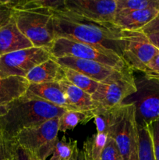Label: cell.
I'll return each instance as SVG.
<instances>
[{
	"instance_id": "cell-1",
	"label": "cell",
	"mask_w": 159,
	"mask_h": 160,
	"mask_svg": "<svg viewBox=\"0 0 159 160\" xmlns=\"http://www.w3.org/2000/svg\"><path fill=\"white\" fill-rule=\"evenodd\" d=\"M55 38L70 39L109 48L122 56L123 30L113 23H101L80 18L62 9L51 10Z\"/></svg>"
},
{
	"instance_id": "cell-2",
	"label": "cell",
	"mask_w": 159,
	"mask_h": 160,
	"mask_svg": "<svg viewBox=\"0 0 159 160\" xmlns=\"http://www.w3.org/2000/svg\"><path fill=\"white\" fill-rule=\"evenodd\" d=\"M1 117L3 137L12 140L21 131L60 117L67 109L24 95L6 106Z\"/></svg>"
},
{
	"instance_id": "cell-3",
	"label": "cell",
	"mask_w": 159,
	"mask_h": 160,
	"mask_svg": "<svg viewBox=\"0 0 159 160\" xmlns=\"http://www.w3.org/2000/svg\"><path fill=\"white\" fill-rule=\"evenodd\" d=\"M9 5L20 32L34 47L49 49L55 40L52 11L38 0L9 1Z\"/></svg>"
},
{
	"instance_id": "cell-4",
	"label": "cell",
	"mask_w": 159,
	"mask_h": 160,
	"mask_svg": "<svg viewBox=\"0 0 159 160\" xmlns=\"http://www.w3.org/2000/svg\"><path fill=\"white\" fill-rule=\"evenodd\" d=\"M51 58L73 57L95 61L118 70L129 69L121 56L116 52L100 45L58 38L48 49Z\"/></svg>"
},
{
	"instance_id": "cell-5",
	"label": "cell",
	"mask_w": 159,
	"mask_h": 160,
	"mask_svg": "<svg viewBox=\"0 0 159 160\" xmlns=\"http://www.w3.org/2000/svg\"><path fill=\"white\" fill-rule=\"evenodd\" d=\"M59 117L37 126L24 129L12 140L19 146L31 152L39 160H48L57 143Z\"/></svg>"
},
{
	"instance_id": "cell-6",
	"label": "cell",
	"mask_w": 159,
	"mask_h": 160,
	"mask_svg": "<svg viewBox=\"0 0 159 160\" xmlns=\"http://www.w3.org/2000/svg\"><path fill=\"white\" fill-rule=\"evenodd\" d=\"M122 57L131 70L144 73L159 50L140 31H123Z\"/></svg>"
},
{
	"instance_id": "cell-7",
	"label": "cell",
	"mask_w": 159,
	"mask_h": 160,
	"mask_svg": "<svg viewBox=\"0 0 159 160\" xmlns=\"http://www.w3.org/2000/svg\"><path fill=\"white\" fill-rule=\"evenodd\" d=\"M137 84L132 71L118 79L100 83L91 95L94 110H105L117 107L123 101L137 92Z\"/></svg>"
},
{
	"instance_id": "cell-8",
	"label": "cell",
	"mask_w": 159,
	"mask_h": 160,
	"mask_svg": "<svg viewBox=\"0 0 159 160\" xmlns=\"http://www.w3.org/2000/svg\"><path fill=\"white\" fill-rule=\"evenodd\" d=\"M51 58L45 48H24L0 56V78H25L32 69Z\"/></svg>"
},
{
	"instance_id": "cell-9",
	"label": "cell",
	"mask_w": 159,
	"mask_h": 160,
	"mask_svg": "<svg viewBox=\"0 0 159 160\" xmlns=\"http://www.w3.org/2000/svg\"><path fill=\"white\" fill-rule=\"evenodd\" d=\"M59 9L90 21L113 23L117 4L116 0H63Z\"/></svg>"
},
{
	"instance_id": "cell-10",
	"label": "cell",
	"mask_w": 159,
	"mask_h": 160,
	"mask_svg": "<svg viewBox=\"0 0 159 160\" xmlns=\"http://www.w3.org/2000/svg\"><path fill=\"white\" fill-rule=\"evenodd\" d=\"M34 45L17 27L9 1H2L0 6V56Z\"/></svg>"
},
{
	"instance_id": "cell-11",
	"label": "cell",
	"mask_w": 159,
	"mask_h": 160,
	"mask_svg": "<svg viewBox=\"0 0 159 160\" xmlns=\"http://www.w3.org/2000/svg\"><path fill=\"white\" fill-rule=\"evenodd\" d=\"M138 135L134 103H128L127 108L119 120L108 134V138H113L119 149L122 159L129 160L132 147Z\"/></svg>"
},
{
	"instance_id": "cell-12",
	"label": "cell",
	"mask_w": 159,
	"mask_h": 160,
	"mask_svg": "<svg viewBox=\"0 0 159 160\" xmlns=\"http://www.w3.org/2000/svg\"><path fill=\"white\" fill-rule=\"evenodd\" d=\"M134 102L136 119L138 126H147L159 119V84L145 79L137 86Z\"/></svg>"
},
{
	"instance_id": "cell-13",
	"label": "cell",
	"mask_w": 159,
	"mask_h": 160,
	"mask_svg": "<svg viewBox=\"0 0 159 160\" xmlns=\"http://www.w3.org/2000/svg\"><path fill=\"white\" fill-rule=\"evenodd\" d=\"M54 59L61 67L76 70L98 83L118 79L132 71L130 69L118 70L95 61L86 60L78 58L62 57Z\"/></svg>"
},
{
	"instance_id": "cell-14",
	"label": "cell",
	"mask_w": 159,
	"mask_h": 160,
	"mask_svg": "<svg viewBox=\"0 0 159 160\" xmlns=\"http://www.w3.org/2000/svg\"><path fill=\"white\" fill-rule=\"evenodd\" d=\"M25 94L67 110H75L74 108L69 103L59 82L30 84Z\"/></svg>"
},
{
	"instance_id": "cell-15",
	"label": "cell",
	"mask_w": 159,
	"mask_h": 160,
	"mask_svg": "<svg viewBox=\"0 0 159 160\" xmlns=\"http://www.w3.org/2000/svg\"><path fill=\"white\" fill-rule=\"evenodd\" d=\"M159 12V8H149L142 10L118 12L113 24L123 31H140L154 20Z\"/></svg>"
},
{
	"instance_id": "cell-16",
	"label": "cell",
	"mask_w": 159,
	"mask_h": 160,
	"mask_svg": "<svg viewBox=\"0 0 159 160\" xmlns=\"http://www.w3.org/2000/svg\"><path fill=\"white\" fill-rule=\"evenodd\" d=\"M30 84L59 82L65 78L63 67L53 58L39 64L31 70L25 77Z\"/></svg>"
},
{
	"instance_id": "cell-17",
	"label": "cell",
	"mask_w": 159,
	"mask_h": 160,
	"mask_svg": "<svg viewBox=\"0 0 159 160\" xmlns=\"http://www.w3.org/2000/svg\"><path fill=\"white\" fill-rule=\"evenodd\" d=\"M30 84L24 78H0V106H6L26 93Z\"/></svg>"
},
{
	"instance_id": "cell-18",
	"label": "cell",
	"mask_w": 159,
	"mask_h": 160,
	"mask_svg": "<svg viewBox=\"0 0 159 160\" xmlns=\"http://www.w3.org/2000/svg\"><path fill=\"white\" fill-rule=\"evenodd\" d=\"M59 84L65 92L69 103L75 110L83 112H92L94 110V105L90 94L73 85L66 78L59 81Z\"/></svg>"
},
{
	"instance_id": "cell-19",
	"label": "cell",
	"mask_w": 159,
	"mask_h": 160,
	"mask_svg": "<svg viewBox=\"0 0 159 160\" xmlns=\"http://www.w3.org/2000/svg\"><path fill=\"white\" fill-rule=\"evenodd\" d=\"M92 112H83L77 110H67L59 117V131L66 132L73 130L79 123L85 124L94 119Z\"/></svg>"
},
{
	"instance_id": "cell-20",
	"label": "cell",
	"mask_w": 159,
	"mask_h": 160,
	"mask_svg": "<svg viewBox=\"0 0 159 160\" xmlns=\"http://www.w3.org/2000/svg\"><path fill=\"white\" fill-rule=\"evenodd\" d=\"M108 140L104 133L97 132L84 142L83 152L87 160H100L101 152Z\"/></svg>"
},
{
	"instance_id": "cell-21",
	"label": "cell",
	"mask_w": 159,
	"mask_h": 160,
	"mask_svg": "<svg viewBox=\"0 0 159 160\" xmlns=\"http://www.w3.org/2000/svg\"><path fill=\"white\" fill-rule=\"evenodd\" d=\"M63 70L65 78L73 85L79 88L87 93L90 94V95H92L96 92L100 83L97 82V81L90 79L88 77L84 75L83 73H79V72L72 70L70 68L63 67Z\"/></svg>"
},
{
	"instance_id": "cell-22",
	"label": "cell",
	"mask_w": 159,
	"mask_h": 160,
	"mask_svg": "<svg viewBox=\"0 0 159 160\" xmlns=\"http://www.w3.org/2000/svg\"><path fill=\"white\" fill-rule=\"evenodd\" d=\"M139 160H155L151 135L147 126H138Z\"/></svg>"
},
{
	"instance_id": "cell-23",
	"label": "cell",
	"mask_w": 159,
	"mask_h": 160,
	"mask_svg": "<svg viewBox=\"0 0 159 160\" xmlns=\"http://www.w3.org/2000/svg\"><path fill=\"white\" fill-rule=\"evenodd\" d=\"M76 147V141L62 137L61 140H58L52 155L48 160H70Z\"/></svg>"
},
{
	"instance_id": "cell-24",
	"label": "cell",
	"mask_w": 159,
	"mask_h": 160,
	"mask_svg": "<svg viewBox=\"0 0 159 160\" xmlns=\"http://www.w3.org/2000/svg\"><path fill=\"white\" fill-rule=\"evenodd\" d=\"M116 12L159 8V0H116Z\"/></svg>"
},
{
	"instance_id": "cell-25",
	"label": "cell",
	"mask_w": 159,
	"mask_h": 160,
	"mask_svg": "<svg viewBox=\"0 0 159 160\" xmlns=\"http://www.w3.org/2000/svg\"><path fill=\"white\" fill-rule=\"evenodd\" d=\"M100 160H123L118 145L113 138H108L107 142L101 152Z\"/></svg>"
},
{
	"instance_id": "cell-26",
	"label": "cell",
	"mask_w": 159,
	"mask_h": 160,
	"mask_svg": "<svg viewBox=\"0 0 159 160\" xmlns=\"http://www.w3.org/2000/svg\"><path fill=\"white\" fill-rule=\"evenodd\" d=\"M16 145L13 140L0 138V160H13Z\"/></svg>"
},
{
	"instance_id": "cell-27",
	"label": "cell",
	"mask_w": 159,
	"mask_h": 160,
	"mask_svg": "<svg viewBox=\"0 0 159 160\" xmlns=\"http://www.w3.org/2000/svg\"><path fill=\"white\" fill-rule=\"evenodd\" d=\"M151 135L155 160H159V119L147 125Z\"/></svg>"
},
{
	"instance_id": "cell-28",
	"label": "cell",
	"mask_w": 159,
	"mask_h": 160,
	"mask_svg": "<svg viewBox=\"0 0 159 160\" xmlns=\"http://www.w3.org/2000/svg\"><path fill=\"white\" fill-rule=\"evenodd\" d=\"M143 73L145 79L159 84V52L151 60Z\"/></svg>"
},
{
	"instance_id": "cell-29",
	"label": "cell",
	"mask_w": 159,
	"mask_h": 160,
	"mask_svg": "<svg viewBox=\"0 0 159 160\" xmlns=\"http://www.w3.org/2000/svg\"><path fill=\"white\" fill-rule=\"evenodd\" d=\"M17 145V144H16ZM14 160H39L34 154L19 145H16Z\"/></svg>"
},
{
	"instance_id": "cell-30",
	"label": "cell",
	"mask_w": 159,
	"mask_h": 160,
	"mask_svg": "<svg viewBox=\"0 0 159 160\" xmlns=\"http://www.w3.org/2000/svg\"><path fill=\"white\" fill-rule=\"evenodd\" d=\"M140 31L145 34L159 33V12L154 20H152L146 26L143 27L141 30H140Z\"/></svg>"
},
{
	"instance_id": "cell-31",
	"label": "cell",
	"mask_w": 159,
	"mask_h": 160,
	"mask_svg": "<svg viewBox=\"0 0 159 160\" xmlns=\"http://www.w3.org/2000/svg\"><path fill=\"white\" fill-rule=\"evenodd\" d=\"M129 160H139L138 159V135L136 138L133 142V145L132 147V151H131L130 156Z\"/></svg>"
},
{
	"instance_id": "cell-32",
	"label": "cell",
	"mask_w": 159,
	"mask_h": 160,
	"mask_svg": "<svg viewBox=\"0 0 159 160\" xmlns=\"http://www.w3.org/2000/svg\"><path fill=\"white\" fill-rule=\"evenodd\" d=\"M70 160H87V159H86V156L83 150L80 151L78 147H76Z\"/></svg>"
},
{
	"instance_id": "cell-33",
	"label": "cell",
	"mask_w": 159,
	"mask_h": 160,
	"mask_svg": "<svg viewBox=\"0 0 159 160\" xmlns=\"http://www.w3.org/2000/svg\"><path fill=\"white\" fill-rule=\"evenodd\" d=\"M151 43L159 50V33L147 34Z\"/></svg>"
},
{
	"instance_id": "cell-34",
	"label": "cell",
	"mask_w": 159,
	"mask_h": 160,
	"mask_svg": "<svg viewBox=\"0 0 159 160\" xmlns=\"http://www.w3.org/2000/svg\"><path fill=\"white\" fill-rule=\"evenodd\" d=\"M6 106H0V138H4L2 134V125H1V117L3 114L6 112Z\"/></svg>"
},
{
	"instance_id": "cell-35",
	"label": "cell",
	"mask_w": 159,
	"mask_h": 160,
	"mask_svg": "<svg viewBox=\"0 0 159 160\" xmlns=\"http://www.w3.org/2000/svg\"><path fill=\"white\" fill-rule=\"evenodd\" d=\"M1 3H2V1H0V6H1Z\"/></svg>"
},
{
	"instance_id": "cell-36",
	"label": "cell",
	"mask_w": 159,
	"mask_h": 160,
	"mask_svg": "<svg viewBox=\"0 0 159 160\" xmlns=\"http://www.w3.org/2000/svg\"><path fill=\"white\" fill-rule=\"evenodd\" d=\"M13 160H14V159H13Z\"/></svg>"
}]
</instances>
